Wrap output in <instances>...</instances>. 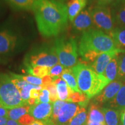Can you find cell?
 Masks as SVG:
<instances>
[{
  "label": "cell",
  "instance_id": "6da1fadb",
  "mask_svg": "<svg viewBox=\"0 0 125 125\" xmlns=\"http://www.w3.org/2000/svg\"><path fill=\"white\" fill-rule=\"evenodd\" d=\"M39 32L46 38L56 37L68 25L67 5L56 0H37L32 8Z\"/></svg>",
  "mask_w": 125,
  "mask_h": 125
},
{
  "label": "cell",
  "instance_id": "7a4b0ae2",
  "mask_svg": "<svg viewBox=\"0 0 125 125\" xmlns=\"http://www.w3.org/2000/svg\"><path fill=\"white\" fill-rule=\"evenodd\" d=\"M116 49L110 35L96 28H92L82 33L78 52L84 62L92 63L100 54Z\"/></svg>",
  "mask_w": 125,
  "mask_h": 125
},
{
  "label": "cell",
  "instance_id": "3957f363",
  "mask_svg": "<svg viewBox=\"0 0 125 125\" xmlns=\"http://www.w3.org/2000/svg\"><path fill=\"white\" fill-rule=\"evenodd\" d=\"M71 68L79 90L89 99L98 94L109 83L103 75L97 74L86 64L78 63Z\"/></svg>",
  "mask_w": 125,
  "mask_h": 125
},
{
  "label": "cell",
  "instance_id": "277c9868",
  "mask_svg": "<svg viewBox=\"0 0 125 125\" xmlns=\"http://www.w3.org/2000/svg\"><path fill=\"white\" fill-rule=\"evenodd\" d=\"M27 45V38L17 26L8 23L0 25V58L18 54Z\"/></svg>",
  "mask_w": 125,
  "mask_h": 125
},
{
  "label": "cell",
  "instance_id": "5b68a950",
  "mask_svg": "<svg viewBox=\"0 0 125 125\" xmlns=\"http://www.w3.org/2000/svg\"><path fill=\"white\" fill-rule=\"evenodd\" d=\"M59 61L54 46L43 44L33 48L26 54L24 64L26 68L35 66L51 68L58 64Z\"/></svg>",
  "mask_w": 125,
  "mask_h": 125
},
{
  "label": "cell",
  "instance_id": "8992f818",
  "mask_svg": "<svg viewBox=\"0 0 125 125\" xmlns=\"http://www.w3.org/2000/svg\"><path fill=\"white\" fill-rule=\"evenodd\" d=\"M0 104L8 109L28 105L21 98L10 76L2 73L0 74Z\"/></svg>",
  "mask_w": 125,
  "mask_h": 125
},
{
  "label": "cell",
  "instance_id": "52a82bcc",
  "mask_svg": "<svg viewBox=\"0 0 125 125\" xmlns=\"http://www.w3.org/2000/svg\"><path fill=\"white\" fill-rule=\"evenodd\" d=\"M54 46L60 64L65 68H72L77 64L78 48L73 37H59L56 40Z\"/></svg>",
  "mask_w": 125,
  "mask_h": 125
},
{
  "label": "cell",
  "instance_id": "ba28073f",
  "mask_svg": "<svg viewBox=\"0 0 125 125\" xmlns=\"http://www.w3.org/2000/svg\"><path fill=\"white\" fill-rule=\"evenodd\" d=\"M91 15L93 24L96 29L104 31L109 35L116 27L111 7L98 5L92 8Z\"/></svg>",
  "mask_w": 125,
  "mask_h": 125
},
{
  "label": "cell",
  "instance_id": "9c48e42d",
  "mask_svg": "<svg viewBox=\"0 0 125 125\" xmlns=\"http://www.w3.org/2000/svg\"><path fill=\"white\" fill-rule=\"evenodd\" d=\"M123 84L124 82L117 79L109 83L100 93L96 96L93 100V103L100 106L109 102L116 96Z\"/></svg>",
  "mask_w": 125,
  "mask_h": 125
},
{
  "label": "cell",
  "instance_id": "30bf717a",
  "mask_svg": "<svg viewBox=\"0 0 125 125\" xmlns=\"http://www.w3.org/2000/svg\"><path fill=\"white\" fill-rule=\"evenodd\" d=\"M92 8L83 9L80 12L73 21V29L76 33L84 32L93 27V23L92 20Z\"/></svg>",
  "mask_w": 125,
  "mask_h": 125
},
{
  "label": "cell",
  "instance_id": "8fae6325",
  "mask_svg": "<svg viewBox=\"0 0 125 125\" xmlns=\"http://www.w3.org/2000/svg\"><path fill=\"white\" fill-rule=\"evenodd\" d=\"M81 106L79 104L67 102L61 108L54 125H69L70 122L79 112Z\"/></svg>",
  "mask_w": 125,
  "mask_h": 125
},
{
  "label": "cell",
  "instance_id": "7c38bea8",
  "mask_svg": "<svg viewBox=\"0 0 125 125\" xmlns=\"http://www.w3.org/2000/svg\"><path fill=\"white\" fill-rule=\"evenodd\" d=\"M122 53H125V51L118 49L103 53L97 57V59L92 62L90 67L97 74H103L105 71L106 67L112 59L115 56Z\"/></svg>",
  "mask_w": 125,
  "mask_h": 125
},
{
  "label": "cell",
  "instance_id": "4fadbf2b",
  "mask_svg": "<svg viewBox=\"0 0 125 125\" xmlns=\"http://www.w3.org/2000/svg\"><path fill=\"white\" fill-rule=\"evenodd\" d=\"M53 112V103H39L30 106L29 114L34 119L45 122L51 118Z\"/></svg>",
  "mask_w": 125,
  "mask_h": 125
},
{
  "label": "cell",
  "instance_id": "5bb4252c",
  "mask_svg": "<svg viewBox=\"0 0 125 125\" xmlns=\"http://www.w3.org/2000/svg\"><path fill=\"white\" fill-rule=\"evenodd\" d=\"M111 8L116 27L125 28V0H119Z\"/></svg>",
  "mask_w": 125,
  "mask_h": 125
},
{
  "label": "cell",
  "instance_id": "9a60e30c",
  "mask_svg": "<svg viewBox=\"0 0 125 125\" xmlns=\"http://www.w3.org/2000/svg\"><path fill=\"white\" fill-rule=\"evenodd\" d=\"M87 0H69L67 7L68 19L73 22L76 16L83 10L87 5Z\"/></svg>",
  "mask_w": 125,
  "mask_h": 125
},
{
  "label": "cell",
  "instance_id": "2e32d148",
  "mask_svg": "<svg viewBox=\"0 0 125 125\" xmlns=\"http://www.w3.org/2000/svg\"><path fill=\"white\" fill-rule=\"evenodd\" d=\"M87 122L98 123L103 125H106L104 115L102 111V108L93 102L90 104L89 109Z\"/></svg>",
  "mask_w": 125,
  "mask_h": 125
},
{
  "label": "cell",
  "instance_id": "e0dca14e",
  "mask_svg": "<svg viewBox=\"0 0 125 125\" xmlns=\"http://www.w3.org/2000/svg\"><path fill=\"white\" fill-rule=\"evenodd\" d=\"M108 108L121 112L125 109V83L111 100L107 103Z\"/></svg>",
  "mask_w": 125,
  "mask_h": 125
},
{
  "label": "cell",
  "instance_id": "ac0fdd59",
  "mask_svg": "<svg viewBox=\"0 0 125 125\" xmlns=\"http://www.w3.org/2000/svg\"><path fill=\"white\" fill-rule=\"evenodd\" d=\"M118 55L114 57L106 67L102 75L106 78L109 83L116 79L118 71Z\"/></svg>",
  "mask_w": 125,
  "mask_h": 125
},
{
  "label": "cell",
  "instance_id": "d6986e66",
  "mask_svg": "<svg viewBox=\"0 0 125 125\" xmlns=\"http://www.w3.org/2000/svg\"><path fill=\"white\" fill-rule=\"evenodd\" d=\"M106 125H119L121 119V112L110 108H102Z\"/></svg>",
  "mask_w": 125,
  "mask_h": 125
},
{
  "label": "cell",
  "instance_id": "ffe728a7",
  "mask_svg": "<svg viewBox=\"0 0 125 125\" xmlns=\"http://www.w3.org/2000/svg\"><path fill=\"white\" fill-rule=\"evenodd\" d=\"M15 10H32L37 0H5Z\"/></svg>",
  "mask_w": 125,
  "mask_h": 125
},
{
  "label": "cell",
  "instance_id": "44dd1931",
  "mask_svg": "<svg viewBox=\"0 0 125 125\" xmlns=\"http://www.w3.org/2000/svg\"><path fill=\"white\" fill-rule=\"evenodd\" d=\"M109 35L114 40L117 49L125 51V28L116 27Z\"/></svg>",
  "mask_w": 125,
  "mask_h": 125
},
{
  "label": "cell",
  "instance_id": "7402d4cb",
  "mask_svg": "<svg viewBox=\"0 0 125 125\" xmlns=\"http://www.w3.org/2000/svg\"><path fill=\"white\" fill-rule=\"evenodd\" d=\"M53 82L57 87L58 97L60 100L68 101L71 89L68 87L67 83L62 78H59L54 79Z\"/></svg>",
  "mask_w": 125,
  "mask_h": 125
},
{
  "label": "cell",
  "instance_id": "603a6c76",
  "mask_svg": "<svg viewBox=\"0 0 125 125\" xmlns=\"http://www.w3.org/2000/svg\"><path fill=\"white\" fill-rule=\"evenodd\" d=\"M61 77L68 85V87L74 92H81L78 88L76 78L71 68H65Z\"/></svg>",
  "mask_w": 125,
  "mask_h": 125
},
{
  "label": "cell",
  "instance_id": "cb8c5ba5",
  "mask_svg": "<svg viewBox=\"0 0 125 125\" xmlns=\"http://www.w3.org/2000/svg\"><path fill=\"white\" fill-rule=\"evenodd\" d=\"M89 98L85 94L82 92H74L71 89L68 97V102L78 103V104L82 107H86L89 103Z\"/></svg>",
  "mask_w": 125,
  "mask_h": 125
},
{
  "label": "cell",
  "instance_id": "d4e9b609",
  "mask_svg": "<svg viewBox=\"0 0 125 125\" xmlns=\"http://www.w3.org/2000/svg\"><path fill=\"white\" fill-rule=\"evenodd\" d=\"M30 107L29 105H24L9 109L8 113V118L13 121H18L20 117L29 113Z\"/></svg>",
  "mask_w": 125,
  "mask_h": 125
},
{
  "label": "cell",
  "instance_id": "484cf974",
  "mask_svg": "<svg viewBox=\"0 0 125 125\" xmlns=\"http://www.w3.org/2000/svg\"><path fill=\"white\" fill-rule=\"evenodd\" d=\"M87 115L85 107H81L79 111L75 116L69 125H87Z\"/></svg>",
  "mask_w": 125,
  "mask_h": 125
},
{
  "label": "cell",
  "instance_id": "4316f807",
  "mask_svg": "<svg viewBox=\"0 0 125 125\" xmlns=\"http://www.w3.org/2000/svg\"><path fill=\"white\" fill-rule=\"evenodd\" d=\"M26 71L31 75L38 78H43L45 76L49 75V68L42 66L27 67L26 68Z\"/></svg>",
  "mask_w": 125,
  "mask_h": 125
},
{
  "label": "cell",
  "instance_id": "83f0119b",
  "mask_svg": "<svg viewBox=\"0 0 125 125\" xmlns=\"http://www.w3.org/2000/svg\"><path fill=\"white\" fill-rule=\"evenodd\" d=\"M116 79L123 82L125 81V53H122L118 55V71Z\"/></svg>",
  "mask_w": 125,
  "mask_h": 125
},
{
  "label": "cell",
  "instance_id": "f1b7e54d",
  "mask_svg": "<svg viewBox=\"0 0 125 125\" xmlns=\"http://www.w3.org/2000/svg\"><path fill=\"white\" fill-rule=\"evenodd\" d=\"M65 67L62 66L60 64H57L54 66L49 68V75L53 78V81L54 79L61 77L62 74L63 72Z\"/></svg>",
  "mask_w": 125,
  "mask_h": 125
},
{
  "label": "cell",
  "instance_id": "f546056e",
  "mask_svg": "<svg viewBox=\"0 0 125 125\" xmlns=\"http://www.w3.org/2000/svg\"><path fill=\"white\" fill-rule=\"evenodd\" d=\"M67 101H62V100H57L53 104V112L51 118L52 119L53 122L55 123L56 120H57V117H58L59 113L60 112L61 108Z\"/></svg>",
  "mask_w": 125,
  "mask_h": 125
},
{
  "label": "cell",
  "instance_id": "4dcf8cb0",
  "mask_svg": "<svg viewBox=\"0 0 125 125\" xmlns=\"http://www.w3.org/2000/svg\"><path fill=\"white\" fill-rule=\"evenodd\" d=\"M16 75V76L20 79H23L26 82L30 84H32L34 85H42V81L41 78L37 77L32 75Z\"/></svg>",
  "mask_w": 125,
  "mask_h": 125
},
{
  "label": "cell",
  "instance_id": "1f68e13d",
  "mask_svg": "<svg viewBox=\"0 0 125 125\" xmlns=\"http://www.w3.org/2000/svg\"><path fill=\"white\" fill-rule=\"evenodd\" d=\"M44 89H46L49 92L50 94V101L51 103H54L58 100V94H57V87L55 83L53 82L49 85H47Z\"/></svg>",
  "mask_w": 125,
  "mask_h": 125
},
{
  "label": "cell",
  "instance_id": "d6a6232c",
  "mask_svg": "<svg viewBox=\"0 0 125 125\" xmlns=\"http://www.w3.org/2000/svg\"><path fill=\"white\" fill-rule=\"evenodd\" d=\"M10 76L12 78V82L13 83V84L15 85V86L16 87V88L18 89L19 92L21 91L23 89V87L29 83L26 82L23 79L18 78L16 76V75L14 74V73H10Z\"/></svg>",
  "mask_w": 125,
  "mask_h": 125
},
{
  "label": "cell",
  "instance_id": "836d02e7",
  "mask_svg": "<svg viewBox=\"0 0 125 125\" xmlns=\"http://www.w3.org/2000/svg\"><path fill=\"white\" fill-rule=\"evenodd\" d=\"M40 103H48L50 101V94L46 89H42L40 92V96L38 98Z\"/></svg>",
  "mask_w": 125,
  "mask_h": 125
},
{
  "label": "cell",
  "instance_id": "e575fe53",
  "mask_svg": "<svg viewBox=\"0 0 125 125\" xmlns=\"http://www.w3.org/2000/svg\"><path fill=\"white\" fill-rule=\"evenodd\" d=\"M34 121H35L34 118L29 114L23 115L18 120V122L20 125H30Z\"/></svg>",
  "mask_w": 125,
  "mask_h": 125
},
{
  "label": "cell",
  "instance_id": "d590c367",
  "mask_svg": "<svg viewBox=\"0 0 125 125\" xmlns=\"http://www.w3.org/2000/svg\"><path fill=\"white\" fill-rule=\"evenodd\" d=\"M119 0H98V5L102 6H107V7L111 5L112 7Z\"/></svg>",
  "mask_w": 125,
  "mask_h": 125
},
{
  "label": "cell",
  "instance_id": "8d00e7d4",
  "mask_svg": "<svg viewBox=\"0 0 125 125\" xmlns=\"http://www.w3.org/2000/svg\"><path fill=\"white\" fill-rule=\"evenodd\" d=\"M42 86L43 89H44L47 85H49L50 83L53 82V79L50 75L45 76L44 77L42 78Z\"/></svg>",
  "mask_w": 125,
  "mask_h": 125
},
{
  "label": "cell",
  "instance_id": "74e56055",
  "mask_svg": "<svg viewBox=\"0 0 125 125\" xmlns=\"http://www.w3.org/2000/svg\"><path fill=\"white\" fill-rule=\"evenodd\" d=\"M8 110H7V108H4L0 104V117H5L8 118Z\"/></svg>",
  "mask_w": 125,
  "mask_h": 125
},
{
  "label": "cell",
  "instance_id": "f35d334b",
  "mask_svg": "<svg viewBox=\"0 0 125 125\" xmlns=\"http://www.w3.org/2000/svg\"><path fill=\"white\" fill-rule=\"evenodd\" d=\"M40 91L35 89H32L30 92V97L38 98L39 97V96H40Z\"/></svg>",
  "mask_w": 125,
  "mask_h": 125
},
{
  "label": "cell",
  "instance_id": "ab89813d",
  "mask_svg": "<svg viewBox=\"0 0 125 125\" xmlns=\"http://www.w3.org/2000/svg\"><path fill=\"white\" fill-rule=\"evenodd\" d=\"M121 122L123 125H125V109L121 112Z\"/></svg>",
  "mask_w": 125,
  "mask_h": 125
},
{
  "label": "cell",
  "instance_id": "60d3db41",
  "mask_svg": "<svg viewBox=\"0 0 125 125\" xmlns=\"http://www.w3.org/2000/svg\"><path fill=\"white\" fill-rule=\"evenodd\" d=\"M6 125H20V124L18 122L16 121H13L12 119H8Z\"/></svg>",
  "mask_w": 125,
  "mask_h": 125
},
{
  "label": "cell",
  "instance_id": "b9f144b4",
  "mask_svg": "<svg viewBox=\"0 0 125 125\" xmlns=\"http://www.w3.org/2000/svg\"><path fill=\"white\" fill-rule=\"evenodd\" d=\"M8 122V118L5 117H0V125H6Z\"/></svg>",
  "mask_w": 125,
  "mask_h": 125
},
{
  "label": "cell",
  "instance_id": "7bdbcfd3",
  "mask_svg": "<svg viewBox=\"0 0 125 125\" xmlns=\"http://www.w3.org/2000/svg\"><path fill=\"white\" fill-rule=\"evenodd\" d=\"M30 125H46V124L42 121H35L31 123Z\"/></svg>",
  "mask_w": 125,
  "mask_h": 125
},
{
  "label": "cell",
  "instance_id": "ee69618b",
  "mask_svg": "<svg viewBox=\"0 0 125 125\" xmlns=\"http://www.w3.org/2000/svg\"><path fill=\"white\" fill-rule=\"evenodd\" d=\"M87 125H103L102 124L96 122H87Z\"/></svg>",
  "mask_w": 125,
  "mask_h": 125
},
{
  "label": "cell",
  "instance_id": "f6af8a7d",
  "mask_svg": "<svg viewBox=\"0 0 125 125\" xmlns=\"http://www.w3.org/2000/svg\"><path fill=\"white\" fill-rule=\"evenodd\" d=\"M56 1H59V2L64 3L65 1H66V0H56Z\"/></svg>",
  "mask_w": 125,
  "mask_h": 125
},
{
  "label": "cell",
  "instance_id": "bcb514c9",
  "mask_svg": "<svg viewBox=\"0 0 125 125\" xmlns=\"http://www.w3.org/2000/svg\"><path fill=\"white\" fill-rule=\"evenodd\" d=\"M119 125H123L122 124V123H121H121H119Z\"/></svg>",
  "mask_w": 125,
  "mask_h": 125
},
{
  "label": "cell",
  "instance_id": "7dc6e473",
  "mask_svg": "<svg viewBox=\"0 0 125 125\" xmlns=\"http://www.w3.org/2000/svg\"><path fill=\"white\" fill-rule=\"evenodd\" d=\"M0 5H1V2H0Z\"/></svg>",
  "mask_w": 125,
  "mask_h": 125
},
{
  "label": "cell",
  "instance_id": "c3c4849f",
  "mask_svg": "<svg viewBox=\"0 0 125 125\" xmlns=\"http://www.w3.org/2000/svg\"><path fill=\"white\" fill-rule=\"evenodd\" d=\"M124 83H125V82H124Z\"/></svg>",
  "mask_w": 125,
  "mask_h": 125
}]
</instances>
